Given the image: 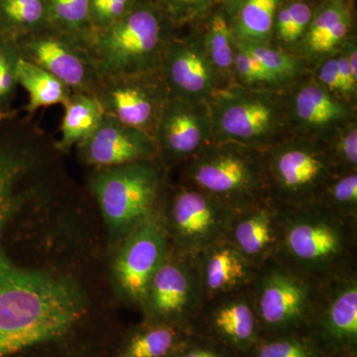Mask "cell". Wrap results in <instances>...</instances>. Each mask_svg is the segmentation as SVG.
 Segmentation results:
<instances>
[{
  "mask_svg": "<svg viewBox=\"0 0 357 357\" xmlns=\"http://www.w3.org/2000/svg\"><path fill=\"white\" fill-rule=\"evenodd\" d=\"M204 304L196 258L171 248L150 281L143 305L147 321L169 324L191 333Z\"/></svg>",
  "mask_w": 357,
  "mask_h": 357,
  "instance_id": "10",
  "label": "cell"
},
{
  "mask_svg": "<svg viewBox=\"0 0 357 357\" xmlns=\"http://www.w3.org/2000/svg\"><path fill=\"white\" fill-rule=\"evenodd\" d=\"M291 135L326 142L356 119V107L331 93L311 76L286 91Z\"/></svg>",
  "mask_w": 357,
  "mask_h": 357,
  "instance_id": "16",
  "label": "cell"
},
{
  "mask_svg": "<svg viewBox=\"0 0 357 357\" xmlns=\"http://www.w3.org/2000/svg\"><path fill=\"white\" fill-rule=\"evenodd\" d=\"M77 147L82 158L98 169L158 158L152 136L107 114L93 134Z\"/></svg>",
  "mask_w": 357,
  "mask_h": 357,
  "instance_id": "19",
  "label": "cell"
},
{
  "mask_svg": "<svg viewBox=\"0 0 357 357\" xmlns=\"http://www.w3.org/2000/svg\"><path fill=\"white\" fill-rule=\"evenodd\" d=\"M201 26L204 49L217 75L218 86L220 88L234 86L236 44L229 20L218 6L201 23Z\"/></svg>",
  "mask_w": 357,
  "mask_h": 357,
  "instance_id": "23",
  "label": "cell"
},
{
  "mask_svg": "<svg viewBox=\"0 0 357 357\" xmlns=\"http://www.w3.org/2000/svg\"><path fill=\"white\" fill-rule=\"evenodd\" d=\"M14 43L20 57L50 73L73 93L93 95L100 77L83 40L49 26Z\"/></svg>",
  "mask_w": 357,
  "mask_h": 357,
  "instance_id": "13",
  "label": "cell"
},
{
  "mask_svg": "<svg viewBox=\"0 0 357 357\" xmlns=\"http://www.w3.org/2000/svg\"><path fill=\"white\" fill-rule=\"evenodd\" d=\"M6 270H2V271H0V275H1V274H2V272L6 271Z\"/></svg>",
  "mask_w": 357,
  "mask_h": 357,
  "instance_id": "44",
  "label": "cell"
},
{
  "mask_svg": "<svg viewBox=\"0 0 357 357\" xmlns=\"http://www.w3.org/2000/svg\"><path fill=\"white\" fill-rule=\"evenodd\" d=\"M165 170L158 158L98 169L91 190L107 222L128 234L145 220L161 215Z\"/></svg>",
  "mask_w": 357,
  "mask_h": 357,
  "instance_id": "6",
  "label": "cell"
},
{
  "mask_svg": "<svg viewBox=\"0 0 357 357\" xmlns=\"http://www.w3.org/2000/svg\"><path fill=\"white\" fill-rule=\"evenodd\" d=\"M154 140L164 166L182 165L213 141L208 102L171 96L160 116Z\"/></svg>",
  "mask_w": 357,
  "mask_h": 357,
  "instance_id": "15",
  "label": "cell"
},
{
  "mask_svg": "<svg viewBox=\"0 0 357 357\" xmlns=\"http://www.w3.org/2000/svg\"><path fill=\"white\" fill-rule=\"evenodd\" d=\"M16 77L18 86L28 93L26 110L29 114H34L43 107L64 105L73 93L69 86L57 77L20 55L16 64Z\"/></svg>",
  "mask_w": 357,
  "mask_h": 357,
  "instance_id": "27",
  "label": "cell"
},
{
  "mask_svg": "<svg viewBox=\"0 0 357 357\" xmlns=\"http://www.w3.org/2000/svg\"><path fill=\"white\" fill-rule=\"evenodd\" d=\"M245 357H325L318 345L303 335L261 337Z\"/></svg>",
  "mask_w": 357,
  "mask_h": 357,
  "instance_id": "33",
  "label": "cell"
},
{
  "mask_svg": "<svg viewBox=\"0 0 357 357\" xmlns=\"http://www.w3.org/2000/svg\"><path fill=\"white\" fill-rule=\"evenodd\" d=\"M195 258L204 302L250 287L258 269L227 238L204 249Z\"/></svg>",
  "mask_w": 357,
  "mask_h": 357,
  "instance_id": "21",
  "label": "cell"
},
{
  "mask_svg": "<svg viewBox=\"0 0 357 357\" xmlns=\"http://www.w3.org/2000/svg\"><path fill=\"white\" fill-rule=\"evenodd\" d=\"M337 357H357V349H351V351H345L344 354H340Z\"/></svg>",
  "mask_w": 357,
  "mask_h": 357,
  "instance_id": "43",
  "label": "cell"
},
{
  "mask_svg": "<svg viewBox=\"0 0 357 357\" xmlns=\"http://www.w3.org/2000/svg\"><path fill=\"white\" fill-rule=\"evenodd\" d=\"M160 70L173 96L208 102L220 88L204 49L201 24L192 26L185 36L173 37Z\"/></svg>",
  "mask_w": 357,
  "mask_h": 357,
  "instance_id": "18",
  "label": "cell"
},
{
  "mask_svg": "<svg viewBox=\"0 0 357 357\" xmlns=\"http://www.w3.org/2000/svg\"><path fill=\"white\" fill-rule=\"evenodd\" d=\"M83 310L65 279L13 265L0 276V357L63 337Z\"/></svg>",
  "mask_w": 357,
  "mask_h": 357,
  "instance_id": "1",
  "label": "cell"
},
{
  "mask_svg": "<svg viewBox=\"0 0 357 357\" xmlns=\"http://www.w3.org/2000/svg\"><path fill=\"white\" fill-rule=\"evenodd\" d=\"M136 2L137 0H89L91 31L105 29L121 20Z\"/></svg>",
  "mask_w": 357,
  "mask_h": 357,
  "instance_id": "39",
  "label": "cell"
},
{
  "mask_svg": "<svg viewBox=\"0 0 357 357\" xmlns=\"http://www.w3.org/2000/svg\"><path fill=\"white\" fill-rule=\"evenodd\" d=\"M20 58L13 41L0 37V119L10 117V107L18 83L16 64Z\"/></svg>",
  "mask_w": 357,
  "mask_h": 357,
  "instance_id": "37",
  "label": "cell"
},
{
  "mask_svg": "<svg viewBox=\"0 0 357 357\" xmlns=\"http://www.w3.org/2000/svg\"><path fill=\"white\" fill-rule=\"evenodd\" d=\"M49 26L86 42L91 33L89 0H46Z\"/></svg>",
  "mask_w": 357,
  "mask_h": 357,
  "instance_id": "32",
  "label": "cell"
},
{
  "mask_svg": "<svg viewBox=\"0 0 357 357\" xmlns=\"http://www.w3.org/2000/svg\"><path fill=\"white\" fill-rule=\"evenodd\" d=\"M6 121L0 119V252L2 230L20 201L17 187L26 167L24 152L4 131Z\"/></svg>",
  "mask_w": 357,
  "mask_h": 357,
  "instance_id": "26",
  "label": "cell"
},
{
  "mask_svg": "<svg viewBox=\"0 0 357 357\" xmlns=\"http://www.w3.org/2000/svg\"><path fill=\"white\" fill-rule=\"evenodd\" d=\"M93 96L109 115L154 138L160 116L171 98L161 70L100 79Z\"/></svg>",
  "mask_w": 357,
  "mask_h": 357,
  "instance_id": "11",
  "label": "cell"
},
{
  "mask_svg": "<svg viewBox=\"0 0 357 357\" xmlns=\"http://www.w3.org/2000/svg\"><path fill=\"white\" fill-rule=\"evenodd\" d=\"M234 44L259 61L281 82L286 89L314 73V68L306 59L289 53L272 43Z\"/></svg>",
  "mask_w": 357,
  "mask_h": 357,
  "instance_id": "31",
  "label": "cell"
},
{
  "mask_svg": "<svg viewBox=\"0 0 357 357\" xmlns=\"http://www.w3.org/2000/svg\"><path fill=\"white\" fill-rule=\"evenodd\" d=\"M191 335L178 326L147 321L126 338L119 357H172Z\"/></svg>",
  "mask_w": 357,
  "mask_h": 357,
  "instance_id": "24",
  "label": "cell"
},
{
  "mask_svg": "<svg viewBox=\"0 0 357 357\" xmlns=\"http://www.w3.org/2000/svg\"><path fill=\"white\" fill-rule=\"evenodd\" d=\"M238 357H245L261 338L250 287L206 301L191 331Z\"/></svg>",
  "mask_w": 357,
  "mask_h": 357,
  "instance_id": "14",
  "label": "cell"
},
{
  "mask_svg": "<svg viewBox=\"0 0 357 357\" xmlns=\"http://www.w3.org/2000/svg\"><path fill=\"white\" fill-rule=\"evenodd\" d=\"M178 357H238L220 345L210 340L191 335L182 349L178 352Z\"/></svg>",
  "mask_w": 357,
  "mask_h": 357,
  "instance_id": "41",
  "label": "cell"
},
{
  "mask_svg": "<svg viewBox=\"0 0 357 357\" xmlns=\"http://www.w3.org/2000/svg\"><path fill=\"white\" fill-rule=\"evenodd\" d=\"M176 28L196 26L202 22L220 0H155Z\"/></svg>",
  "mask_w": 357,
  "mask_h": 357,
  "instance_id": "36",
  "label": "cell"
},
{
  "mask_svg": "<svg viewBox=\"0 0 357 357\" xmlns=\"http://www.w3.org/2000/svg\"><path fill=\"white\" fill-rule=\"evenodd\" d=\"M64 109L56 148L66 153L93 134L102 122L105 112L95 96L82 93H72Z\"/></svg>",
  "mask_w": 357,
  "mask_h": 357,
  "instance_id": "25",
  "label": "cell"
},
{
  "mask_svg": "<svg viewBox=\"0 0 357 357\" xmlns=\"http://www.w3.org/2000/svg\"><path fill=\"white\" fill-rule=\"evenodd\" d=\"M161 218L171 248L196 256L227 236L236 211L183 182L167 198Z\"/></svg>",
  "mask_w": 357,
  "mask_h": 357,
  "instance_id": "9",
  "label": "cell"
},
{
  "mask_svg": "<svg viewBox=\"0 0 357 357\" xmlns=\"http://www.w3.org/2000/svg\"><path fill=\"white\" fill-rule=\"evenodd\" d=\"M307 335L325 357L357 349V266L321 282Z\"/></svg>",
  "mask_w": 357,
  "mask_h": 357,
  "instance_id": "12",
  "label": "cell"
},
{
  "mask_svg": "<svg viewBox=\"0 0 357 357\" xmlns=\"http://www.w3.org/2000/svg\"><path fill=\"white\" fill-rule=\"evenodd\" d=\"M183 182L236 211L269 198L264 150L211 141L182 165Z\"/></svg>",
  "mask_w": 357,
  "mask_h": 357,
  "instance_id": "4",
  "label": "cell"
},
{
  "mask_svg": "<svg viewBox=\"0 0 357 357\" xmlns=\"http://www.w3.org/2000/svg\"><path fill=\"white\" fill-rule=\"evenodd\" d=\"M176 30L155 0H137L121 20L91 31L86 46L100 79L153 72Z\"/></svg>",
  "mask_w": 357,
  "mask_h": 357,
  "instance_id": "3",
  "label": "cell"
},
{
  "mask_svg": "<svg viewBox=\"0 0 357 357\" xmlns=\"http://www.w3.org/2000/svg\"><path fill=\"white\" fill-rule=\"evenodd\" d=\"M245 1L246 0H220L218 7L222 9L230 22Z\"/></svg>",
  "mask_w": 357,
  "mask_h": 357,
  "instance_id": "42",
  "label": "cell"
},
{
  "mask_svg": "<svg viewBox=\"0 0 357 357\" xmlns=\"http://www.w3.org/2000/svg\"><path fill=\"white\" fill-rule=\"evenodd\" d=\"M177 354H176V356H172V357H178V356H177Z\"/></svg>",
  "mask_w": 357,
  "mask_h": 357,
  "instance_id": "45",
  "label": "cell"
},
{
  "mask_svg": "<svg viewBox=\"0 0 357 357\" xmlns=\"http://www.w3.org/2000/svg\"><path fill=\"white\" fill-rule=\"evenodd\" d=\"M170 249L161 215L129 232L115 260V277L129 299L144 305L150 281Z\"/></svg>",
  "mask_w": 357,
  "mask_h": 357,
  "instance_id": "17",
  "label": "cell"
},
{
  "mask_svg": "<svg viewBox=\"0 0 357 357\" xmlns=\"http://www.w3.org/2000/svg\"><path fill=\"white\" fill-rule=\"evenodd\" d=\"M318 201L338 215L357 220V172L337 175Z\"/></svg>",
  "mask_w": 357,
  "mask_h": 357,
  "instance_id": "35",
  "label": "cell"
},
{
  "mask_svg": "<svg viewBox=\"0 0 357 357\" xmlns=\"http://www.w3.org/2000/svg\"><path fill=\"white\" fill-rule=\"evenodd\" d=\"M321 282L273 259L260 266L250 285L261 337L307 335Z\"/></svg>",
  "mask_w": 357,
  "mask_h": 357,
  "instance_id": "8",
  "label": "cell"
},
{
  "mask_svg": "<svg viewBox=\"0 0 357 357\" xmlns=\"http://www.w3.org/2000/svg\"><path fill=\"white\" fill-rule=\"evenodd\" d=\"M316 6L312 0H282L275 15L271 43L298 55Z\"/></svg>",
  "mask_w": 357,
  "mask_h": 357,
  "instance_id": "29",
  "label": "cell"
},
{
  "mask_svg": "<svg viewBox=\"0 0 357 357\" xmlns=\"http://www.w3.org/2000/svg\"><path fill=\"white\" fill-rule=\"evenodd\" d=\"M234 77V84L244 89L287 91L259 61L236 46Z\"/></svg>",
  "mask_w": 357,
  "mask_h": 357,
  "instance_id": "34",
  "label": "cell"
},
{
  "mask_svg": "<svg viewBox=\"0 0 357 357\" xmlns=\"http://www.w3.org/2000/svg\"><path fill=\"white\" fill-rule=\"evenodd\" d=\"M326 145L338 173L357 172V119L338 129Z\"/></svg>",
  "mask_w": 357,
  "mask_h": 357,
  "instance_id": "38",
  "label": "cell"
},
{
  "mask_svg": "<svg viewBox=\"0 0 357 357\" xmlns=\"http://www.w3.org/2000/svg\"><path fill=\"white\" fill-rule=\"evenodd\" d=\"M282 208L270 198L237 211L225 238L253 266L259 268L273 259L280 243Z\"/></svg>",
  "mask_w": 357,
  "mask_h": 357,
  "instance_id": "20",
  "label": "cell"
},
{
  "mask_svg": "<svg viewBox=\"0 0 357 357\" xmlns=\"http://www.w3.org/2000/svg\"><path fill=\"white\" fill-rule=\"evenodd\" d=\"M269 198L281 208L317 202L340 175L325 142L289 135L264 149Z\"/></svg>",
  "mask_w": 357,
  "mask_h": 357,
  "instance_id": "7",
  "label": "cell"
},
{
  "mask_svg": "<svg viewBox=\"0 0 357 357\" xmlns=\"http://www.w3.org/2000/svg\"><path fill=\"white\" fill-rule=\"evenodd\" d=\"M49 27L46 0H0V37L17 40Z\"/></svg>",
  "mask_w": 357,
  "mask_h": 357,
  "instance_id": "30",
  "label": "cell"
},
{
  "mask_svg": "<svg viewBox=\"0 0 357 357\" xmlns=\"http://www.w3.org/2000/svg\"><path fill=\"white\" fill-rule=\"evenodd\" d=\"M282 0H246L230 20L234 43H271L275 15Z\"/></svg>",
  "mask_w": 357,
  "mask_h": 357,
  "instance_id": "28",
  "label": "cell"
},
{
  "mask_svg": "<svg viewBox=\"0 0 357 357\" xmlns=\"http://www.w3.org/2000/svg\"><path fill=\"white\" fill-rule=\"evenodd\" d=\"M354 0H324L317 4L298 55L316 68L340 50L354 35Z\"/></svg>",
  "mask_w": 357,
  "mask_h": 357,
  "instance_id": "22",
  "label": "cell"
},
{
  "mask_svg": "<svg viewBox=\"0 0 357 357\" xmlns=\"http://www.w3.org/2000/svg\"><path fill=\"white\" fill-rule=\"evenodd\" d=\"M357 220L321 202L282 208L275 259L317 282L356 267Z\"/></svg>",
  "mask_w": 357,
  "mask_h": 357,
  "instance_id": "2",
  "label": "cell"
},
{
  "mask_svg": "<svg viewBox=\"0 0 357 357\" xmlns=\"http://www.w3.org/2000/svg\"><path fill=\"white\" fill-rule=\"evenodd\" d=\"M213 141L266 149L291 135L286 91L220 88L208 102Z\"/></svg>",
  "mask_w": 357,
  "mask_h": 357,
  "instance_id": "5",
  "label": "cell"
},
{
  "mask_svg": "<svg viewBox=\"0 0 357 357\" xmlns=\"http://www.w3.org/2000/svg\"><path fill=\"white\" fill-rule=\"evenodd\" d=\"M312 77L321 86L328 89L331 93L342 98L345 102L342 79H340V69H338L337 59L335 54L321 61L314 68Z\"/></svg>",
  "mask_w": 357,
  "mask_h": 357,
  "instance_id": "40",
  "label": "cell"
}]
</instances>
